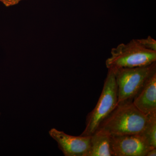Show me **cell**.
<instances>
[{"label":"cell","mask_w":156,"mask_h":156,"mask_svg":"<svg viewBox=\"0 0 156 156\" xmlns=\"http://www.w3.org/2000/svg\"><path fill=\"white\" fill-rule=\"evenodd\" d=\"M156 148H153L147 152L146 156H156Z\"/></svg>","instance_id":"cell-12"},{"label":"cell","mask_w":156,"mask_h":156,"mask_svg":"<svg viewBox=\"0 0 156 156\" xmlns=\"http://www.w3.org/2000/svg\"><path fill=\"white\" fill-rule=\"evenodd\" d=\"M112 69L116 81L118 104L132 101L148 79L156 73V62L145 66Z\"/></svg>","instance_id":"cell-4"},{"label":"cell","mask_w":156,"mask_h":156,"mask_svg":"<svg viewBox=\"0 0 156 156\" xmlns=\"http://www.w3.org/2000/svg\"><path fill=\"white\" fill-rule=\"evenodd\" d=\"M147 120V115L136 108L132 101L119 103L100 123L95 133L109 136L139 134Z\"/></svg>","instance_id":"cell-1"},{"label":"cell","mask_w":156,"mask_h":156,"mask_svg":"<svg viewBox=\"0 0 156 156\" xmlns=\"http://www.w3.org/2000/svg\"><path fill=\"white\" fill-rule=\"evenodd\" d=\"M105 64L108 69L131 68L149 65L156 62V51L143 47L136 39L112 48Z\"/></svg>","instance_id":"cell-2"},{"label":"cell","mask_w":156,"mask_h":156,"mask_svg":"<svg viewBox=\"0 0 156 156\" xmlns=\"http://www.w3.org/2000/svg\"><path fill=\"white\" fill-rule=\"evenodd\" d=\"M112 156H146L153 148L141 134L110 136Z\"/></svg>","instance_id":"cell-5"},{"label":"cell","mask_w":156,"mask_h":156,"mask_svg":"<svg viewBox=\"0 0 156 156\" xmlns=\"http://www.w3.org/2000/svg\"><path fill=\"white\" fill-rule=\"evenodd\" d=\"M132 102L146 115L156 113V73L148 79Z\"/></svg>","instance_id":"cell-7"},{"label":"cell","mask_w":156,"mask_h":156,"mask_svg":"<svg viewBox=\"0 0 156 156\" xmlns=\"http://www.w3.org/2000/svg\"><path fill=\"white\" fill-rule=\"evenodd\" d=\"M23 0H0V2L3 3L6 7L15 5Z\"/></svg>","instance_id":"cell-11"},{"label":"cell","mask_w":156,"mask_h":156,"mask_svg":"<svg viewBox=\"0 0 156 156\" xmlns=\"http://www.w3.org/2000/svg\"><path fill=\"white\" fill-rule=\"evenodd\" d=\"M118 89L114 72L108 69L102 92L95 108L87 117L86 127L82 136H90L96 132L100 123L117 106Z\"/></svg>","instance_id":"cell-3"},{"label":"cell","mask_w":156,"mask_h":156,"mask_svg":"<svg viewBox=\"0 0 156 156\" xmlns=\"http://www.w3.org/2000/svg\"><path fill=\"white\" fill-rule=\"evenodd\" d=\"M0 115H1V113H0Z\"/></svg>","instance_id":"cell-13"},{"label":"cell","mask_w":156,"mask_h":156,"mask_svg":"<svg viewBox=\"0 0 156 156\" xmlns=\"http://www.w3.org/2000/svg\"><path fill=\"white\" fill-rule=\"evenodd\" d=\"M136 40L138 43L145 49L156 51V41L152 37L149 36L146 38Z\"/></svg>","instance_id":"cell-10"},{"label":"cell","mask_w":156,"mask_h":156,"mask_svg":"<svg viewBox=\"0 0 156 156\" xmlns=\"http://www.w3.org/2000/svg\"><path fill=\"white\" fill-rule=\"evenodd\" d=\"M87 156H112L109 135L95 133L90 136V148Z\"/></svg>","instance_id":"cell-8"},{"label":"cell","mask_w":156,"mask_h":156,"mask_svg":"<svg viewBox=\"0 0 156 156\" xmlns=\"http://www.w3.org/2000/svg\"><path fill=\"white\" fill-rule=\"evenodd\" d=\"M146 126L140 134L151 147L156 148V113L147 115Z\"/></svg>","instance_id":"cell-9"},{"label":"cell","mask_w":156,"mask_h":156,"mask_svg":"<svg viewBox=\"0 0 156 156\" xmlns=\"http://www.w3.org/2000/svg\"><path fill=\"white\" fill-rule=\"evenodd\" d=\"M49 134L58 144L65 156H87L90 148V136H74L52 128Z\"/></svg>","instance_id":"cell-6"}]
</instances>
